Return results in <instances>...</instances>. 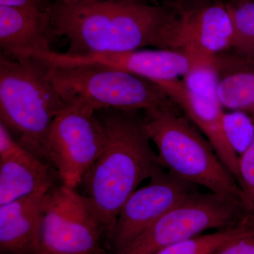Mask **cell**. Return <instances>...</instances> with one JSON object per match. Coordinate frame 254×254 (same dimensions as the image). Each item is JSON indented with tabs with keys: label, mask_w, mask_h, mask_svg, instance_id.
Instances as JSON below:
<instances>
[{
	"label": "cell",
	"mask_w": 254,
	"mask_h": 254,
	"mask_svg": "<svg viewBox=\"0 0 254 254\" xmlns=\"http://www.w3.org/2000/svg\"><path fill=\"white\" fill-rule=\"evenodd\" d=\"M178 14L149 0H54L51 19L72 58L145 47L171 50Z\"/></svg>",
	"instance_id": "obj_1"
},
{
	"label": "cell",
	"mask_w": 254,
	"mask_h": 254,
	"mask_svg": "<svg viewBox=\"0 0 254 254\" xmlns=\"http://www.w3.org/2000/svg\"><path fill=\"white\" fill-rule=\"evenodd\" d=\"M96 113L104 127L105 143L79 187L107 237L130 195L163 167L152 148L141 111Z\"/></svg>",
	"instance_id": "obj_2"
},
{
	"label": "cell",
	"mask_w": 254,
	"mask_h": 254,
	"mask_svg": "<svg viewBox=\"0 0 254 254\" xmlns=\"http://www.w3.org/2000/svg\"><path fill=\"white\" fill-rule=\"evenodd\" d=\"M36 58L0 56V123L23 147L49 164L48 141L57 116L68 108Z\"/></svg>",
	"instance_id": "obj_3"
},
{
	"label": "cell",
	"mask_w": 254,
	"mask_h": 254,
	"mask_svg": "<svg viewBox=\"0 0 254 254\" xmlns=\"http://www.w3.org/2000/svg\"><path fill=\"white\" fill-rule=\"evenodd\" d=\"M179 110L173 105L143 112L145 128L162 166L195 186L241 201L236 178L207 138Z\"/></svg>",
	"instance_id": "obj_4"
},
{
	"label": "cell",
	"mask_w": 254,
	"mask_h": 254,
	"mask_svg": "<svg viewBox=\"0 0 254 254\" xmlns=\"http://www.w3.org/2000/svg\"><path fill=\"white\" fill-rule=\"evenodd\" d=\"M48 64V78L68 108L145 112L175 105L155 82L123 70L97 64Z\"/></svg>",
	"instance_id": "obj_5"
},
{
	"label": "cell",
	"mask_w": 254,
	"mask_h": 254,
	"mask_svg": "<svg viewBox=\"0 0 254 254\" xmlns=\"http://www.w3.org/2000/svg\"><path fill=\"white\" fill-rule=\"evenodd\" d=\"M246 215L240 200L197 190L164 214L123 254H155L205 232L235 226Z\"/></svg>",
	"instance_id": "obj_6"
},
{
	"label": "cell",
	"mask_w": 254,
	"mask_h": 254,
	"mask_svg": "<svg viewBox=\"0 0 254 254\" xmlns=\"http://www.w3.org/2000/svg\"><path fill=\"white\" fill-rule=\"evenodd\" d=\"M104 230L85 195L61 184L48 192L36 254H86L102 250Z\"/></svg>",
	"instance_id": "obj_7"
},
{
	"label": "cell",
	"mask_w": 254,
	"mask_h": 254,
	"mask_svg": "<svg viewBox=\"0 0 254 254\" xmlns=\"http://www.w3.org/2000/svg\"><path fill=\"white\" fill-rule=\"evenodd\" d=\"M157 84L204 135L237 181L239 155L229 143L224 131L225 109L217 93L218 78L215 65L198 64L180 79Z\"/></svg>",
	"instance_id": "obj_8"
},
{
	"label": "cell",
	"mask_w": 254,
	"mask_h": 254,
	"mask_svg": "<svg viewBox=\"0 0 254 254\" xmlns=\"http://www.w3.org/2000/svg\"><path fill=\"white\" fill-rule=\"evenodd\" d=\"M105 143V130L96 111L68 107L55 118L48 155L61 185L77 189Z\"/></svg>",
	"instance_id": "obj_9"
},
{
	"label": "cell",
	"mask_w": 254,
	"mask_h": 254,
	"mask_svg": "<svg viewBox=\"0 0 254 254\" xmlns=\"http://www.w3.org/2000/svg\"><path fill=\"white\" fill-rule=\"evenodd\" d=\"M198 187L163 168L127 199L107 237L114 254H123L147 229Z\"/></svg>",
	"instance_id": "obj_10"
},
{
	"label": "cell",
	"mask_w": 254,
	"mask_h": 254,
	"mask_svg": "<svg viewBox=\"0 0 254 254\" xmlns=\"http://www.w3.org/2000/svg\"><path fill=\"white\" fill-rule=\"evenodd\" d=\"M203 57L178 50H135L85 57L53 51L42 59L50 64H97L123 70L156 83L180 79Z\"/></svg>",
	"instance_id": "obj_11"
},
{
	"label": "cell",
	"mask_w": 254,
	"mask_h": 254,
	"mask_svg": "<svg viewBox=\"0 0 254 254\" xmlns=\"http://www.w3.org/2000/svg\"><path fill=\"white\" fill-rule=\"evenodd\" d=\"M57 179L51 165L20 144L0 123V205L48 191L58 185Z\"/></svg>",
	"instance_id": "obj_12"
},
{
	"label": "cell",
	"mask_w": 254,
	"mask_h": 254,
	"mask_svg": "<svg viewBox=\"0 0 254 254\" xmlns=\"http://www.w3.org/2000/svg\"><path fill=\"white\" fill-rule=\"evenodd\" d=\"M235 28L227 5L211 4L178 13L173 50L215 58L233 49Z\"/></svg>",
	"instance_id": "obj_13"
},
{
	"label": "cell",
	"mask_w": 254,
	"mask_h": 254,
	"mask_svg": "<svg viewBox=\"0 0 254 254\" xmlns=\"http://www.w3.org/2000/svg\"><path fill=\"white\" fill-rule=\"evenodd\" d=\"M58 38L51 11L0 5V47L1 53L14 59L38 58L54 51Z\"/></svg>",
	"instance_id": "obj_14"
},
{
	"label": "cell",
	"mask_w": 254,
	"mask_h": 254,
	"mask_svg": "<svg viewBox=\"0 0 254 254\" xmlns=\"http://www.w3.org/2000/svg\"><path fill=\"white\" fill-rule=\"evenodd\" d=\"M50 190L37 192L0 205L1 254H36Z\"/></svg>",
	"instance_id": "obj_15"
},
{
	"label": "cell",
	"mask_w": 254,
	"mask_h": 254,
	"mask_svg": "<svg viewBox=\"0 0 254 254\" xmlns=\"http://www.w3.org/2000/svg\"><path fill=\"white\" fill-rule=\"evenodd\" d=\"M227 52L215 58L219 100L224 109L254 119V58Z\"/></svg>",
	"instance_id": "obj_16"
},
{
	"label": "cell",
	"mask_w": 254,
	"mask_h": 254,
	"mask_svg": "<svg viewBox=\"0 0 254 254\" xmlns=\"http://www.w3.org/2000/svg\"><path fill=\"white\" fill-rule=\"evenodd\" d=\"M250 217L246 215L243 221L235 226L205 232L169 246L155 254H213L224 244L243 231Z\"/></svg>",
	"instance_id": "obj_17"
},
{
	"label": "cell",
	"mask_w": 254,
	"mask_h": 254,
	"mask_svg": "<svg viewBox=\"0 0 254 254\" xmlns=\"http://www.w3.org/2000/svg\"><path fill=\"white\" fill-rule=\"evenodd\" d=\"M235 28L234 51L254 58V2L235 1L227 4Z\"/></svg>",
	"instance_id": "obj_18"
},
{
	"label": "cell",
	"mask_w": 254,
	"mask_h": 254,
	"mask_svg": "<svg viewBox=\"0 0 254 254\" xmlns=\"http://www.w3.org/2000/svg\"><path fill=\"white\" fill-rule=\"evenodd\" d=\"M223 127L227 141L240 156L254 141V119L240 111L225 112Z\"/></svg>",
	"instance_id": "obj_19"
},
{
	"label": "cell",
	"mask_w": 254,
	"mask_h": 254,
	"mask_svg": "<svg viewBox=\"0 0 254 254\" xmlns=\"http://www.w3.org/2000/svg\"><path fill=\"white\" fill-rule=\"evenodd\" d=\"M237 182L246 215L254 218V139L248 148L239 156Z\"/></svg>",
	"instance_id": "obj_20"
},
{
	"label": "cell",
	"mask_w": 254,
	"mask_h": 254,
	"mask_svg": "<svg viewBox=\"0 0 254 254\" xmlns=\"http://www.w3.org/2000/svg\"><path fill=\"white\" fill-rule=\"evenodd\" d=\"M250 217L245 230L213 254H254V218Z\"/></svg>",
	"instance_id": "obj_21"
},
{
	"label": "cell",
	"mask_w": 254,
	"mask_h": 254,
	"mask_svg": "<svg viewBox=\"0 0 254 254\" xmlns=\"http://www.w3.org/2000/svg\"><path fill=\"white\" fill-rule=\"evenodd\" d=\"M53 0H0V5L10 7L28 8L50 12L53 7Z\"/></svg>",
	"instance_id": "obj_22"
},
{
	"label": "cell",
	"mask_w": 254,
	"mask_h": 254,
	"mask_svg": "<svg viewBox=\"0 0 254 254\" xmlns=\"http://www.w3.org/2000/svg\"><path fill=\"white\" fill-rule=\"evenodd\" d=\"M86 254H108L105 253V251L103 250H100L97 251V252H91V253Z\"/></svg>",
	"instance_id": "obj_23"
}]
</instances>
